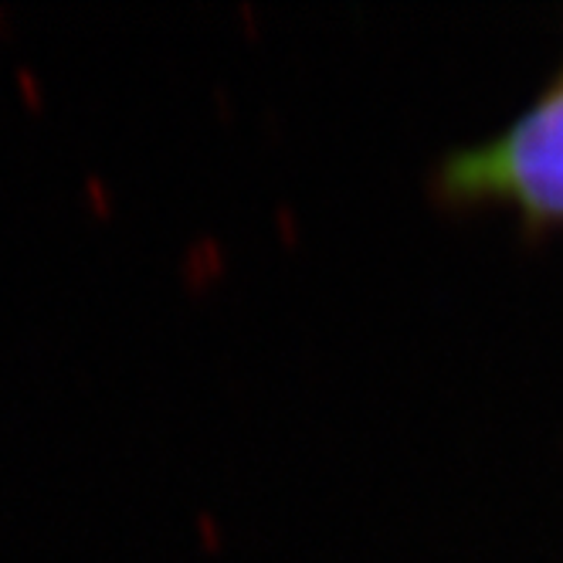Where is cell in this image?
Listing matches in <instances>:
<instances>
[{"instance_id": "obj_1", "label": "cell", "mask_w": 563, "mask_h": 563, "mask_svg": "<svg viewBox=\"0 0 563 563\" xmlns=\"http://www.w3.org/2000/svg\"><path fill=\"white\" fill-rule=\"evenodd\" d=\"M431 190L449 205H512L533 228L563 224V75L503 133L441 156Z\"/></svg>"}]
</instances>
